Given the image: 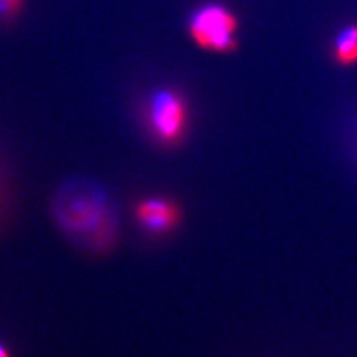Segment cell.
I'll list each match as a JSON object with an SVG mask.
<instances>
[{"label": "cell", "mask_w": 357, "mask_h": 357, "mask_svg": "<svg viewBox=\"0 0 357 357\" xmlns=\"http://www.w3.org/2000/svg\"><path fill=\"white\" fill-rule=\"evenodd\" d=\"M237 17L219 3L201 6L189 20V35L192 40L199 48L211 52L225 54L237 50Z\"/></svg>", "instance_id": "7a4b0ae2"}, {"label": "cell", "mask_w": 357, "mask_h": 357, "mask_svg": "<svg viewBox=\"0 0 357 357\" xmlns=\"http://www.w3.org/2000/svg\"><path fill=\"white\" fill-rule=\"evenodd\" d=\"M0 357H9V353H8V350L3 347L2 344H0Z\"/></svg>", "instance_id": "52a82bcc"}, {"label": "cell", "mask_w": 357, "mask_h": 357, "mask_svg": "<svg viewBox=\"0 0 357 357\" xmlns=\"http://www.w3.org/2000/svg\"><path fill=\"white\" fill-rule=\"evenodd\" d=\"M18 3V0H0V10H10Z\"/></svg>", "instance_id": "8992f818"}, {"label": "cell", "mask_w": 357, "mask_h": 357, "mask_svg": "<svg viewBox=\"0 0 357 357\" xmlns=\"http://www.w3.org/2000/svg\"><path fill=\"white\" fill-rule=\"evenodd\" d=\"M149 124L155 136L164 143L181 139L188 124V109L182 96L172 89L156 91L149 103Z\"/></svg>", "instance_id": "3957f363"}, {"label": "cell", "mask_w": 357, "mask_h": 357, "mask_svg": "<svg viewBox=\"0 0 357 357\" xmlns=\"http://www.w3.org/2000/svg\"><path fill=\"white\" fill-rule=\"evenodd\" d=\"M136 218L140 225L153 234H165L174 229L182 218L178 206L165 198H148L136 206Z\"/></svg>", "instance_id": "277c9868"}, {"label": "cell", "mask_w": 357, "mask_h": 357, "mask_svg": "<svg viewBox=\"0 0 357 357\" xmlns=\"http://www.w3.org/2000/svg\"><path fill=\"white\" fill-rule=\"evenodd\" d=\"M333 57L341 66L357 63V24L345 27L335 39Z\"/></svg>", "instance_id": "5b68a950"}, {"label": "cell", "mask_w": 357, "mask_h": 357, "mask_svg": "<svg viewBox=\"0 0 357 357\" xmlns=\"http://www.w3.org/2000/svg\"><path fill=\"white\" fill-rule=\"evenodd\" d=\"M57 218L64 229L75 236H109L110 222L106 201L94 191L70 189L57 203Z\"/></svg>", "instance_id": "6da1fadb"}]
</instances>
